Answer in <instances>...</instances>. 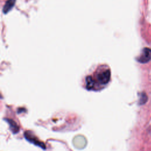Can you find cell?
<instances>
[{
    "label": "cell",
    "mask_w": 151,
    "mask_h": 151,
    "mask_svg": "<svg viewBox=\"0 0 151 151\" xmlns=\"http://www.w3.org/2000/svg\"><path fill=\"white\" fill-rule=\"evenodd\" d=\"M96 78L97 81L100 85L107 84L110 78V71L109 68L99 70L96 72Z\"/></svg>",
    "instance_id": "6da1fadb"
},
{
    "label": "cell",
    "mask_w": 151,
    "mask_h": 151,
    "mask_svg": "<svg viewBox=\"0 0 151 151\" xmlns=\"http://www.w3.org/2000/svg\"><path fill=\"white\" fill-rule=\"evenodd\" d=\"M151 60V49L144 48L139 55L137 61L140 63H146Z\"/></svg>",
    "instance_id": "7a4b0ae2"
},
{
    "label": "cell",
    "mask_w": 151,
    "mask_h": 151,
    "mask_svg": "<svg viewBox=\"0 0 151 151\" xmlns=\"http://www.w3.org/2000/svg\"><path fill=\"white\" fill-rule=\"evenodd\" d=\"M24 135H25V137L26 139H27V140H28L29 142H30L34 143L35 145L41 147V148H43L44 149H45L44 144L43 143L41 142L40 141L38 140V139H36L35 137H33V136H32L31 135H30L29 133H28V132H26L25 133Z\"/></svg>",
    "instance_id": "3957f363"
},
{
    "label": "cell",
    "mask_w": 151,
    "mask_h": 151,
    "mask_svg": "<svg viewBox=\"0 0 151 151\" xmlns=\"http://www.w3.org/2000/svg\"><path fill=\"white\" fill-rule=\"evenodd\" d=\"M16 2V0H8L6 1L5 5L2 8V12L4 14H7L9 12L14 6Z\"/></svg>",
    "instance_id": "277c9868"
},
{
    "label": "cell",
    "mask_w": 151,
    "mask_h": 151,
    "mask_svg": "<svg viewBox=\"0 0 151 151\" xmlns=\"http://www.w3.org/2000/svg\"><path fill=\"white\" fill-rule=\"evenodd\" d=\"M5 120L9 124L10 130L12 132V133H17L19 130V127L17 124V123L11 119H6Z\"/></svg>",
    "instance_id": "5b68a950"
},
{
    "label": "cell",
    "mask_w": 151,
    "mask_h": 151,
    "mask_svg": "<svg viewBox=\"0 0 151 151\" xmlns=\"http://www.w3.org/2000/svg\"><path fill=\"white\" fill-rule=\"evenodd\" d=\"M95 84L94 79L91 76H87L86 79V88L88 90H91L94 88Z\"/></svg>",
    "instance_id": "8992f818"
},
{
    "label": "cell",
    "mask_w": 151,
    "mask_h": 151,
    "mask_svg": "<svg viewBox=\"0 0 151 151\" xmlns=\"http://www.w3.org/2000/svg\"><path fill=\"white\" fill-rule=\"evenodd\" d=\"M147 100V97L146 94L144 93L140 94V98H139V103L140 104H143L145 103Z\"/></svg>",
    "instance_id": "52a82bcc"
}]
</instances>
